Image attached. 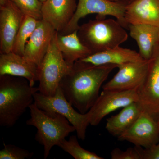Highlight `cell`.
I'll return each mask as SVG.
<instances>
[{
	"mask_svg": "<svg viewBox=\"0 0 159 159\" xmlns=\"http://www.w3.org/2000/svg\"><path fill=\"white\" fill-rule=\"evenodd\" d=\"M25 16L11 0L0 6V54L11 52Z\"/></svg>",
	"mask_w": 159,
	"mask_h": 159,
	"instance_id": "cell-12",
	"label": "cell"
},
{
	"mask_svg": "<svg viewBox=\"0 0 159 159\" xmlns=\"http://www.w3.org/2000/svg\"><path fill=\"white\" fill-rule=\"evenodd\" d=\"M133 1V0H129V1Z\"/></svg>",
	"mask_w": 159,
	"mask_h": 159,
	"instance_id": "cell-30",
	"label": "cell"
},
{
	"mask_svg": "<svg viewBox=\"0 0 159 159\" xmlns=\"http://www.w3.org/2000/svg\"><path fill=\"white\" fill-rule=\"evenodd\" d=\"M138 102L143 111L159 121V45L149 61L148 74L137 90Z\"/></svg>",
	"mask_w": 159,
	"mask_h": 159,
	"instance_id": "cell-8",
	"label": "cell"
},
{
	"mask_svg": "<svg viewBox=\"0 0 159 159\" xmlns=\"http://www.w3.org/2000/svg\"><path fill=\"white\" fill-rule=\"evenodd\" d=\"M40 1L41 2H44L45 1H46V0H40Z\"/></svg>",
	"mask_w": 159,
	"mask_h": 159,
	"instance_id": "cell-28",
	"label": "cell"
},
{
	"mask_svg": "<svg viewBox=\"0 0 159 159\" xmlns=\"http://www.w3.org/2000/svg\"><path fill=\"white\" fill-rule=\"evenodd\" d=\"M56 31L48 50L39 67L38 91L47 96H54L63 78L70 72L69 65L57 46Z\"/></svg>",
	"mask_w": 159,
	"mask_h": 159,
	"instance_id": "cell-5",
	"label": "cell"
},
{
	"mask_svg": "<svg viewBox=\"0 0 159 159\" xmlns=\"http://www.w3.org/2000/svg\"><path fill=\"white\" fill-rule=\"evenodd\" d=\"M34 153L13 145L4 144L0 151V159H25L30 158Z\"/></svg>",
	"mask_w": 159,
	"mask_h": 159,
	"instance_id": "cell-24",
	"label": "cell"
},
{
	"mask_svg": "<svg viewBox=\"0 0 159 159\" xmlns=\"http://www.w3.org/2000/svg\"><path fill=\"white\" fill-rule=\"evenodd\" d=\"M9 0H0V6H4Z\"/></svg>",
	"mask_w": 159,
	"mask_h": 159,
	"instance_id": "cell-27",
	"label": "cell"
},
{
	"mask_svg": "<svg viewBox=\"0 0 159 159\" xmlns=\"http://www.w3.org/2000/svg\"><path fill=\"white\" fill-rule=\"evenodd\" d=\"M77 34L92 54L119 47L128 38L125 28L117 20L105 18H97L80 26Z\"/></svg>",
	"mask_w": 159,
	"mask_h": 159,
	"instance_id": "cell-4",
	"label": "cell"
},
{
	"mask_svg": "<svg viewBox=\"0 0 159 159\" xmlns=\"http://www.w3.org/2000/svg\"><path fill=\"white\" fill-rule=\"evenodd\" d=\"M142 159H159V142L150 148L136 146Z\"/></svg>",
	"mask_w": 159,
	"mask_h": 159,
	"instance_id": "cell-26",
	"label": "cell"
},
{
	"mask_svg": "<svg viewBox=\"0 0 159 159\" xmlns=\"http://www.w3.org/2000/svg\"><path fill=\"white\" fill-rule=\"evenodd\" d=\"M129 0H78L77 10L64 30L59 34L65 35L79 29L78 22L82 18L91 14H97V18H105L107 16L116 18L124 28L127 29L125 14Z\"/></svg>",
	"mask_w": 159,
	"mask_h": 159,
	"instance_id": "cell-7",
	"label": "cell"
},
{
	"mask_svg": "<svg viewBox=\"0 0 159 159\" xmlns=\"http://www.w3.org/2000/svg\"><path fill=\"white\" fill-rule=\"evenodd\" d=\"M116 68V65L90 66L76 61L61 81L60 87L73 106L85 114L95 104L102 84Z\"/></svg>",
	"mask_w": 159,
	"mask_h": 159,
	"instance_id": "cell-1",
	"label": "cell"
},
{
	"mask_svg": "<svg viewBox=\"0 0 159 159\" xmlns=\"http://www.w3.org/2000/svg\"><path fill=\"white\" fill-rule=\"evenodd\" d=\"M144 60L139 52L119 46L95 53L77 61L80 63L90 66L116 65L118 66L130 62Z\"/></svg>",
	"mask_w": 159,
	"mask_h": 159,
	"instance_id": "cell-17",
	"label": "cell"
},
{
	"mask_svg": "<svg viewBox=\"0 0 159 159\" xmlns=\"http://www.w3.org/2000/svg\"><path fill=\"white\" fill-rule=\"evenodd\" d=\"M29 109L30 118L26 121V124L37 129L35 141L43 146L44 159H47L52 148L59 146L63 140L76 129L65 117L60 114L45 111L34 103Z\"/></svg>",
	"mask_w": 159,
	"mask_h": 159,
	"instance_id": "cell-3",
	"label": "cell"
},
{
	"mask_svg": "<svg viewBox=\"0 0 159 159\" xmlns=\"http://www.w3.org/2000/svg\"><path fill=\"white\" fill-rule=\"evenodd\" d=\"M118 139L130 142L135 146L150 148L159 142L158 122L147 113L142 111L133 125Z\"/></svg>",
	"mask_w": 159,
	"mask_h": 159,
	"instance_id": "cell-11",
	"label": "cell"
},
{
	"mask_svg": "<svg viewBox=\"0 0 159 159\" xmlns=\"http://www.w3.org/2000/svg\"><path fill=\"white\" fill-rule=\"evenodd\" d=\"M130 37L136 42L144 60L152 59L159 45V27L145 24L129 25Z\"/></svg>",
	"mask_w": 159,
	"mask_h": 159,
	"instance_id": "cell-18",
	"label": "cell"
},
{
	"mask_svg": "<svg viewBox=\"0 0 159 159\" xmlns=\"http://www.w3.org/2000/svg\"><path fill=\"white\" fill-rule=\"evenodd\" d=\"M125 21L129 25L145 24L159 27V0L129 1L125 11Z\"/></svg>",
	"mask_w": 159,
	"mask_h": 159,
	"instance_id": "cell-16",
	"label": "cell"
},
{
	"mask_svg": "<svg viewBox=\"0 0 159 159\" xmlns=\"http://www.w3.org/2000/svg\"><path fill=\"white\" fill-rule=\"evenodd\" d=\"M110 1H119V0H110Z\"/></svg>",
	"mask_w": 159,
	"mask_h": 159,
	"instance_id": "cell-29",
	"label": "cell"
},
{
	"mask_svg": "<svg viewBox=\"0 0 159 159\" xmlns=\"http://www.w3.org/2000/svg\"><path fill=\"white\" fill-rule=\"evenodd\" d=\"M5 75L25 78L31 86H34L38 81L39 67L13 52L0 54V76Z\"/></svg>",
	"mask_w": 159,
	"mask_h": 159,
	"instance_id": "cell-14",
	"label": "cell"
},
{
	"mask_svg": "<svg viewBox=\"0 0 159 159\" xmlns=\"http://www.w3.org/2000/svg\"><path fill=\"white\" fill-rule=\"evenodd\" d=\"M111 159H142L141 155L135 146L134 148L130 147L125 151L116 148L111 152Z\"/></svg>",
	"mask_w": 159,
	"mask_h": 159,
	"instance_id": "cell-25",
	"label": "cell"
},
{
	"mask_svg": "<svg viewBox=\"0 0 159 159\" xmlns=\"http://www.w3.org/2000/svg\"><path fill=\"white\" fill-rule=\"evenodd\" d=\"M149 61L126 63L118 66L119 70L117 74L102 86V89L118 91L138 90L147 77Z\"/></svg>",
	"mask_w": 159,
	"mask_h": 159,
	"instance_id": "cell-9",
	"label": "cell"
},
{
	"mask_svg": "<svg viewBox=\"0 0 159 159\" xmlns=\"http://www.w3.org/2000/svg\"><path fill=\"white\" fill-rule=\"evenodd\" d=\"M34 103L40 109L65 117L75 128L78 139L85 140L87 129L90 125V111L82 114L75 110L65 97L59 86L54 96H45L38 92L34 93Z\"/></svg>",
	"mask_w": 159,
	"mask_h": 159,
	"instance_id": "cell-6",
	"label": "cell"
},
{
	"mask_svg": "<svg viewBox=\"0 0 159 159\" xmlns=\"http://www.w3.org/2000/svg\"><path fill=\"white\" fill-rule=\"evenodd\" d=\"M56 32L51 24L45 20H39L26 43L24 57L39 67Z\"/></svg>",
	"mask_w": 159,
	"mask_h": 159,
	"instance_id": "cell-13",
	"label": "cell"
},
{
	"mask_svg": "<svg viewBox=\"0 0 159 159\" xmlns=\"http://www.w3.org/2000/svg\"><path fill=\"white\" fill-rule=\"evenodd\" d=\"M77 31L62 35L57 32V43L63 57L69 65L73 66L79 60L88 57L92 53L81 43L78 37Z\"/></svg>",
	"mask_w": 159,
	"mask_h": 159,
	"instance_id": "cell-19",
	"label": "cell"
},
{
	"mask_svg": "<svg viewBox=\"0 0 159 159\" xmlns=\"http://www.w3.org/2000/svg\"><path fill=\"white\" fill-rule=\"evenodd\" d=\"M38 21L31 16H25L15 39L11 52L24 56L26 43L35 30Z\"/></svg>",
	"mask_w": 159,
	"mask_h": 159,
	"instance_id": "cell-21",
	"label": "cell"
},
{
	"mask_svg": "<svg viewBox=\"0 0 159 159\" xmlns=\"http://www.w3.org/2000/svg\"><path fill=\"white\" fill-rule=\"evenodd\" d=\"M25 16L38 20L43 19V3L40 0H11Z\"/></svg>",
	"mask_w": 159,
	"mask_h": 159,
	"instance_id": "cell-23",
	"label": "cell"
},
{
	"mask_svg": "<svg viewBox=\"0 0 159 159\" xmlns=\"http://www.w3.org/2000/svg\"><path fill=\"white\" fill-rule=\"evenodd\" d=\"M158 123H159V122H158Z\"/></svg>",
	"mask_w": 159,
	"mask_h": 159,
	"instance_id": "cell-31",
	"label": "cell"
},
{
	"mask_svg": "<svg viewBox=\"0 0 159 159\" xmlns=\"http://www.w3.org/2000/svg\"><path fill=\"white\" fill-rule=\"evenodd\" d=\"M136 90L118 91L103 90L94 105L91 107L90 125L97 126L102 119L118 109L138 102Z\"/></svg>",
	"mask_w": 159,
	"mask_h": 159,
	"instance_id": "cell-10",
	"label": "cell"
},
{
	"mask_svg": "<svg viewBox=\"0 0 159 159\" xmlns=\"http://www.w3.org/2000/svg\"><path fill=\"white\" fill-rule=\"evenodd\" d=\"M77 6V0H46L43 3V19L61 33L70 21Z\"/></svg>",
	"mask_w": 159,
	"mask_h": 159,
	"instance_id": "cell-15",
	"label": "cell"
},
{
	"mask_svg": "<svg viewBox=\"0 0 159 159\" xmlns=\"http://www.w3.org/2000/svg\"><path fill=\"white\" fill-rule=\"evenodd\" d=\"M38 87L27 79L10 75L0 76V125L14 126L26 110L34 102Z\"/></svg>",
	"mask_w": 159,
	"mask_h": 159,
	"instance_id": "cell-2",
	"label": "cell"
},
{
	"mask_svg": "<svg viewBox=\"0 0 159 159\" xmlns=\"http://www.w3.org/2000/svg\"><path fill=\"white\" fill-rule=\"evenodd\" d=\"M77 138V136L73 135L70 137L68 140L64 139L58 147L75 159H104L96 153L82 148L79 144Z\"/></svg>",
	"mask_w": 159,
	"mask_h": 159,
	"instance_id": "cell-22",
	"label": "cell"
},
{
	"mask_svg": "<svg viewBox=\"0 0 159 159\" xmlns=\"http://www.w3.org/2000/svg\"><path fill=\"white\" fill-rule=\"evenodd\" d=\"M142 110L137 102L124 107L119 114L107 119L105 128L109 133L118 138L133 125Z\"/></svg>",
	"mask_w": 159,
	"mask_h": 159,
	"instance_id": "cell-20",
	"label": "cell"
}]
</instances>
